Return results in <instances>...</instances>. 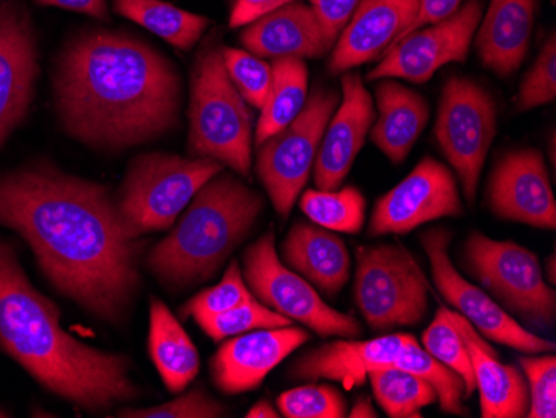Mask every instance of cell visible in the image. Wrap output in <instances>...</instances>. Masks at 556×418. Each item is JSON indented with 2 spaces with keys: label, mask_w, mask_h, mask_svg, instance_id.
Wrapping results in <instances>:
<instances>
[{
  "label": "cell",
  "mask_w": 556,
  "mask_h": 418,
  "mask_svg": "<svg viewBox=\"0 0 556 418\" xmlns=\"http://www.w3.org/2000/svg\"><path fill=\"white\" fill-rule=\"evenodd\" d=\"M0 417H8V414H5V411L0 410Z\"/></svg>",
  "instance_id": "c3c4849f"
},
{
  "label": "cell",
  "mask_w": 556,
  "mask_h": 418,
  "mask_svg": "<svg viewBox=\"0 0 556 418\" xmlns=\"http://www.w3.org/2000/svg\"><path fill=\"white\" fill-rule=\"evenodd\" d=\"M243 279L265 307L307 326L320 337L357 339L364 327L357 318L336 311L318 290L280 262L274 232L265 233L243 252Z\"/></svg>",
  "instance_id": "9c48e42d"
},
{
  "label": "cell",
  "mask_w": 556,
  "mask_h": 418,
  "mask_svg": "<svg viewBox=\"0 0 556 418\" xmlns=\"http://www.w3.org/2000/svg\"><path fill=\"white\" fill-rule=\"evenodd\" d=\"M149 354L170 393H180L199 376L200 357L189 333L161 301L150 302Z\"/></svg>",
  "instance_id": "484cf974"
},
{
  "label": "cell",
  "mask_w": 556,
  "mask_h": 418,
  "mask_svg": "<svg viewBox=\"0 0 556 418\" xmlns=\"http://www.w3.org/2000/svg\"><path fill=\"white\" fill-rule=\"evenodd\" d=\"M307 97L308 67L305 61L299 58L274 59L270 92L258 117L255 145H262L268 137L289 126L305 107Z\"/></svg>",
  "instance_id": "4316f807"
},
{
  "label": "cell",
  "mask_w": 556,
  "mask_h": 418,
  "mask_svg": "<svg viewBox=\"0 0 556 418\" xmlns=\"http://www.w3.org/2000/svg\"><path fill=\"white\" fill-rule=\"evenodd\" d=\"M556 99V36L549 34L543 43L542 51L536 58L533 67L528 71L518 89V112L532 111L540 105L549 104Z\"/></svg>",
  "instance_id": "74e56055"
},
{
  "label": "cell",
  "mask_w": 556,
  "mask_h": 418,
  "mask_svg": "<svg viewBox=\"0 0 556 418\" xmlns=\"http://www.w3.org/2000/svg\"><path fill=\"white\" fill-rule=\"evenodd\" d=\"M0 226L29 243L43 276L93 317L122 324L140 286L139 243L108 187L49 164L0 176Z\"/></svg>",
  "instance_id": "6da1fadb"
},
{
  "label": "cell",
  "mask_w": 556,
  "mask_h": 418,
  "mask_svg": "<svg viewBox=\"0 0 556 418\" xmlns=\"http://www.w3.org/2000/svg\"><path fill=\"white\" fill-rule=\"evenodd\" d=\"M346 417L350 418H377L378 414L375 410L374 404H371V398L368 395H362V397L357 398L355 405H353L352 410L346 411Z\"/></svg>",
  "instance_id": "ee69618b"
},
{
  "label": "cell",
  "mask_w": 556,
  "mask_h": 418,
  "mask_svg": "<svg viewBox=\"0 0 556 418\" xmlns=\"http://www.w3.org/2000/svg\"><path fill=\"white\" fill-rule=\"evenodd\" d=\"M410 333H392L370 340H337L300 355L289 368L290 379L332 380L345 389L364 385L371 368L392 365Z\"/></svg>",
  "instance_id": "ffe728a7"
},
{
  "label": "cell",
  "mask_w": 556,
  "mask_h": 418,
  "mask_svg": "<svg viewBox=\"0 0 556 418\" xmlns=\"http://www.w3.org/2000/svg\"><path fill=\"white\" fill-rule=\"evenodd\" d=\"M240 42L250 54L262 59H320L330 52L320 22L311 5L300 2L283 5L240 34Z\"/></svg>",
  "instance_id": "44dd1931"
},
{
  "label": "cell",
  "mask_w": 556,
  "mask_h": 418,
  "mask_svg": "<svg viewBox=\"0 0 556 418\" xmlns=\"http://www.w3.org/2000/svg\"><path fill=\"white\" fill-rule=\"evenodd\" d=\"M462 262L507 312L539 330L555 324V289L546 283L535 252L511 240H493L473 232L465 240Z\"/></svg>",
  "instance_id": "52a82bcc"
},
{
  "label": "cell",
  "mask_w": 556,
  "mask_h": 418,
  "mask_svg": "<svg viewBox=\"0 0 556 418\" xmlns=\"http://www.w3.org/2000/svg\"><path fill=\"white\" fill-rule=\"evenodd\" d=\"M418 0H361L333 47L328 68H350L380 61L417 17Z\"/></svg>",
  "instance_id": "d6986e66"
},
{
  "label": "cell",
  "mask_w": 556,
  "mask_h": 418,
  "mask_svg": "<svg viewBox=\"0 0 556 418\" xmlns=\"http://www.w3.org/2000/svg\"><path fill=\"white\" fill-rule=\"evenodd\" d=\"M460 190L452 170L433 157H424L399 186L378 199L368 236H405L445 217H462Z\"/></svg>",
  "instance_id": "5bb4252c"
},
{
  "label": "cell",
  "mask_w": 556,
  "mask_h": 418,
  "mask_svg": "<svg viewBox=\"0 0 556 418\" xmlns=\"http://www.w3.org/2000/svg\"><path fill=\"white\" fill-rule=\"evenodd\" d=\"M37 74V40L29 12L18 2H5L0 8V147L29 112Z\"/></svg>",
  "instance_id": "e0dca14e"
},
{
  "label": "cell",
  "mask_w": 556,
  "mask_h": 418,
  "mask_svg": "<svg viewBox=\"0 0 556 418\" xmlns=\"http://www.w3.org/2000/svg\"><path fill=\"white\" fill-rule=\"evenodd\" d=\"M421 343L428 354L462 377L465 383V395L471 397L475 392L473 367H471L464 335L458 329L457 312L440 307L432 324L425 329Z\"/></svg>",
  "instance_id": "1f68e13d"
},
{
  "label": "cell",
  "mask_w": 556,
  "mask_h": 418,
  "mask_svg": "<svg viewBox=\"0 0 556 418\" xmlns=\"http://www.w3.org/2000/svg\"><path fill=\"white\" fill-rule=\"evenodd\" d=\"M536 0H492L475 37L478 58L500 77H508L528 54Z\"/></svg>",
  "instance_id": "603a6c76"
},
{
  "label": "cell",
  "mask_w": 556,
  "mask_h": 418,
  "mask_svg": "<svg viewBox=\"0 0 556 418\" xmlns=\"http://www.w3.org/2000/svg\"><path fill=\"white\" fill-rule=\"evenodd\" d=\"M340 99L342 96L336 89L317 84L305 107L289 126L258 145L257 174L282 218L289 217L311 179L325 129Z\"/></svg>",
  "instance_id": "ba28073f"
},
{
  "label": "cell",
  "mask_w": 556,
  "mask_h": 418,
  "mask_svg": "<svg viewBox=\"0 0 556 418\" xmlns=\"http://www.w3.org/2000/svg\"><path fill=\"white\" fill-rule=\"evenodd\" d=\"M189 121L190 157L214 159L237 176H250L252 112L227 74L220 47H205L193 65Z\"/></svg>",
  "instance_id": "5b68a950"
},
{
  "label": "cell",
  "mask_w": 556,
  "mask_h": 418,
  "mask_svg": "<svg viewBox=\"0 0 556 418\" xmlns=\"http://www.w3.org/2000/svg\"><path fill=\"white\" fill-rule=\"evenodd\" d=\"M367 379L374 389L375 401L392 418H420L421 408L437 402L432 387L393 364L371 368Z\"/></svg>",
  "instance_id": "f1b7e54d"
},
{
  "label": "cell",
  "mask_w": 556,
  "mask_h": 418,
  "mask_svg": "<svg viewBox=\"0 0 556 418\" xmlns=\"http://www.w3.org/2000/svg\"><path fill=\"white\" fill-rule=\"evenodd\" d=\"M553 149H555V139H552V161H555V151Z\"/></svg>",
  "instance_id": "7dc6e473"
},
{
  "label": "cell",
  "mask_w": 556,
  "mask_h": 418,
  "mask_svg": "<svg viewBox=\"0 0 556 418\" xmlns=\"http://www.w3.org/2000/svg\"><path fill=\"white\" fill-rule=\"evenodd\" d=\"M483 14V0H467L445 21L427 26V29L415 30L390 47L377 67L368 72L367 79L370 83L402 79L425 84L443 65L467 61Z\"/></svg>",
  "instance_id": "4fadbf2b"
},
{
  "label": "cell",
  "mask_w": 556,
  "mask_h": 418,
  "mask_svg": "<svg viewBox=\"0 0 556 418\" xmlns=\"http://www.w3.org/2000/svg\"><path fill=\"white\" fill-rule=\"evenodd\" d=\"M353 293L362 317L375 332L418 326L430 305L417 265L395 243L358 249Z\"/></svg>",
  "instance_id": "30bf717a"
},
{
  "label": "cell",
  "mask_w": 556,
  "mask_h": 418,
  "mask_svg": "<svg viewBox=\"0 0 556 418\" xmlns=\"http://www.w3.org/2000/svg\"><path fill=\"white\" fill-rule=\"evenodd\" d=\"M308 2L320 22L325 42L332 51L333 43L339 39L343 27L349 24L350 17L361 0H308Z\"/></svg>",
  "instance_id": "ab89813d"
},
{
  "label": "cell",
  "mask_w": 556,
  "mask_h": 418,
  "mask_svg": "<svg viewBox=\"0 0 556 418\" xmlns=\"http://www.w3.org/2000/svg\"><path fill=\"white\" fill-rule=\"evenodd\" d=\"M496 217L536 229L555 230L556 204L545 159L536 149H518L496 162L486 186Z\"/></svg>",
  "instance_id": "9a60e30c"
},
{
  "label": "cell",
  "mask_w": 556,
  "mask_h": 418,
  "mask_svg": "<svg viewBox=\"0 0 556 418\" xmlns=\"http://www.w3.org/2000/svg\"><path fill=\"white\" fill-rule=\"evenodd\" d=\"M546 277H548L549 283L555 286L556 282V257L555 254L549 255L548 262H546Z\"/></svg>",
  "instance_id": "bcb514c9"
},
{
  "label": "cell",
  "mask_w": 556,
  "mask_h": 418,
  "mask_svg": "<svg viewBox=\"0 0 556 418\" xmlns=\"http://www.w3.org/2000/svg\"><path fill=\"white\" fill-rule=\"evenodd\" d=\"M224 170L214 159L143 154L134 159L118 190V215L132 239L170 229L200 187Z\"/></svg>",
  "instance_id": "8992f818"
},
{
  "label": "cell",
  "mask_w": 556,
  "mask_h": 418,
  "mask_svg": "<svg viewBox=\"0 0 556 418\" xmlns=\"http://www.w3.org/2000/svg\"><path fill=\"white\" fill-rule=\"evenodd\" d=\"M42 5L68 9V11L83 12L96 18H108V2L105 0H36Z\"/></svg>",
  "instance_id": "7bdbcfd3"
},
{
  "label": "cell",
  "mask_w": 556,
  "mask_h": 418,
  "mask_svg": "<svg viewBox=\"0 0 556 418\" xmlns=\"http://www.w3.org/2000/svg\"><path fill=\"white\" fill-rule=\"evenodd\" d=\"M462 2H464V0H418L417 17L412 22V26L408 27L407 33L403 34L402 39L410 36L415 30H420L424 29V27L437 24V22L445 21V18H448L450 15L458 11Z\"/></svg>",
  "instance_id": "b9f144b4"
},
{
  "label": "cell",
  "mask_w": 556,
  "mask_h": 418,
  "mask_svg": "<svg viewBox=\"0 0 556 418\" xmlns=\"http://www.w3.org/2000/svg\"><path fill=\"white\" fill-rule=\"evenodd\" d=\"M374 122V101L361 74L345 72L342 77V99L325 129L314 165L318 190H337L342 186L353 162L361 154Z\"/></svg>",
  "instance_id": "ac0fdd59"
},
{
  "label": "cell",
  "mask_w": 556,
  "mask_h": 418,
  "mask_svg": "<svg viewBox=\"0 0 556 418\" xmlns=\"http://www.w3.org/2000/svg\"><path fill=\"white\" fill-rule=\"evenodd\" d=\"M197 326L204 330L214 342H222L229 337L252 332V330L292 326V320L265 307L255 299V301L247 302L239 307L200 320Z\"/></svg>",
  "instance_id": "836d02e7"
},
{
  "label": "cell",
  "mask_w": 556,
  "mask_h": 418,
  "mask_svg": "<svg viewBox=\"0 0 556 418\" xmlns=\"http://www.w3.org/2000/svg\"><path fill=\"white\" fill-rule=\"evenodd\" d=\"M308 340L307 330L292 326L229 337L211 358L212 382L225 395L252 392L280 362Z\"/></svg>",
  "instance_id": "2e32d148"
},
{
  "label": "cell",
  "mask_w": 556,
  "mask_h": 418,
  "mask_svg": "<svg viewBox=\"0 0 556 418\" xmlns=\"http://www.w3.org/2000/svg\"><path fill=\"white\" fill-rule=\"evenodd\" d=\"M457 324L473 367L483 418H521L528 411V385L515 365L500 364L495 351L457 312Z\"/></svg>",
  "instance_id": "cb8c5ba5"
},
{
  "label": "cell",
  "mask_w": 556,
  "mask_h": 418,
  "mask_svg": "<svg viewBox=\"0 0 556 418\" xmlns=\"http://www.w3.org/2000/svg\"><path fill=\"white\" fill-rule=\"evenodd\" d=\"M229 414L227 408L215 401L202 387L180 392V397L150 408H125L118 417L132 418H218Z\"/></svg>",
  "instance_id": "f35d334b"
},
{
  "label": "cell",
  "mask_w": 556,
  "mask_h": 418,
  "mask_svg": "<svg viewBox=\"0 0 556 418\" xmlns=\"http://www.w3.org/2000/svg\"><path fill=\"white\" fill-rule=\"evenodd\" d=\"M225 68L243 101L250 107L264 109L271 86V64L249 51L222 47Z\"/></svg>",
  "instance_id": "e575fe53"
},
{
  "label": "cell",
  "mask_w": 556,
  "mask_h": 418,
  "mask_svg": "<svg viewBox=\"0 0 556 418\" xmlns=\"http://www.w3.org/2000/svg\"><path fill=\"white\" fill-rule=\"evenodd\" d=\"M247 418H278L282 417L280 411L275 410L268 401H258L254 407L245 414Z\"/></svg>",
  "instance_id": "f6af8a7d"
},
{
  "label": "cell",
  "mask_w": 556,
  "mask_h": 418,
  "mask_svg": "<svg viewBox=\"0 0 556 418\" xmlns=\"http://www.w3.org/2000/svg\"><path fill=\"white\" fill-rule=\"evenodd\" d=\"M393 365L415 373L432 387L437 393V401L440 402V408L445 414L460 415V417L470 414L464 405V397L467 395H465V383L462 377L420 347L415 337L405 343V347L396 355Z\"/></svg>",
  "instance_id": "4dcf8cb0"
},
{
  "label": "cell",
  "mask_w": 556,
  "mask_h": 418,
  "mask_svg": "<svg viewBox=\"0 0 556 418\" xmlns=\"http://www.w3.org/2000/svg\"><path fill=\"white\" fill-rule=\"evenodd\" d=\"M54 89L68 136L96 149L139 145L179 126V72L129 36L99 30L72 39L59 58Z\"/></svg>",
  "instance_id": "7a4b0ae2"
},
{
  "label": "cell",
  "mask_w": 556,
  "mask_h": 418,
  "mask_svg": "<svg viewBox=\"0 0 556 418\" xmlns=\"http://www.w3.org/2000/svg\"><path fill=\"white\" fill-rule=\"evenodd\" d=\"M264 205L257 190L222 170L200 187L172 232L150 251L147 267L170 290L207 282L252 233Z\"/></svg>",
  "instance_id": "277c9868"
},
{
  "label": "cell",
  "mask_w": 556,
  "mask_h": 418,
  "mask_svg": "<svg viewBox=\"0 0 556 418\" xmlns=\"http://www.w3.org/2000/svg\"><path fill=\"white\" fill-rule=\"evenodd\" d=\"M0 349L50 392L87 411L132 401L129 358L90 347L61 326V308L30 283L14 248L0 240Z\"/></svg>",
  "instance_id": "3957f363"
},
{
  "label": "cell",
  "mask_w": 556,
  "mask_h": 418,
  "mask_svg": "<svg viewBox=\"0 0 556 418\" xmlns=\"http://www.w3.org/2000/svg\"><path fill=\"white\" fill-rule=\"evenodd\" d=\"M375 97L378 118L368 132L370 140L392 164H402L427 127L428 102L420 92L393 79L380 80Z\"/></svg>",
  "instance_id": "d4e9b609"
},
{
  "label": "cell",
  "mask_w": 556,
  "mask_h": 418,
  "mask_svg": "<svg viewBox=\"0 0 556 418\" xmlns=\"http://www.w3.org/2000/svg\"><path fill=\"white\" fill-rule=\"evenodd\" d=\"M250 301H255L254 293L247 287L239 262L232 261L217 286L202 290L182 305L180 317H192L199 324L200 320L214 317Z\"/></svg>",
  "instance_id": "d6a6232c"
},
{
  "label": "cell",
  "mask_w": 556,
  "mask_h": 418,
  "mask_svg": "<svg viewBox=\"0 0 556 418\" xmlns=\"http://www.w3.org/2000/svg\"><path fill=\"white\" fill-rule=\"evenodd\" d=\"M115 11L180 51H190L208 27L204 15L182 11L164 0H115Z\"/></svg>",
  "instance_id": "83f0119b"
},
{
  "label": "cell",
  "mask_w": 556,
  "mask_h": 418,
  "mask_svg": "<svg viewBox=\"0 0 556 418\" xmlns=\"http://www.w3.org/2000/svg\"><path fill=\"white\" fill-rule=\"evenodd\" d=\"M300 208L312 223L332 232H362L367 201L357 187L342 190H305L300 197Z\"/></svg>",
  "instance_id": "f546056e"
},
{
  "label": "cell",
  "mask_w": 556,
  "mask_h": 418,
  "mask_svg": "<svg viewBox=\"0 0 556 418\" xmlns=\"http://www.w3.org/2000/svg\"><path fill=\"white\" fill-rule=\"evenodd\" d=\"M292 2H300V0H233L230 27L239 29V27L249 26L252 22Z\"/></svg>",
  "instance_id": "60d3db41"
},
{
  "label": "cell",
  "mask_w": 556,
  "mask_h": 418,
  "mask_svg": "<svg viewBox=\"0 0 556 418\" xmlns=\"http://www.w3.org/2000/svg\"><path fill=\"white\" fill-rule=\"evenodd\" d=\"M496 134L493 97L467 77L446 80L437 114L435 137L462 183L468 205L477 197L486 155Z\"/></svg>",
  "instance_id": "8fae6325"
},
{
  "label": "cell",
  "mask_w": 556,
  "mask_h": 418,
  "mask_svg": "<svg viewBox=\"0 0 556 418\" xmlns=\"http://www.w3.org/2000/svg\"><path fill=\"white\" fill-rule=\"evenodd\" d=\"M420 242L430 261L437 289L462 317L467 318L478 333L523 354H546L555 351V342L525 329L498 302L458 274L450 261L452 232L448 229L433 227L425 230L421 232Z\"/></svg>",
  "instance_id": "7c38bea8"
},
{
  "label": "cell",
  "mask_w": 556,
  "mask_h": 418,
  "mask_svg": "<svg viewBox=\"0 0 556 418\" xmlns=\"http://www.w3.org/2000/svg\"><path fill=\"white\" fill-rule=\"evenodd\" d=\"M528 385L530 418L556 417V358L548 354H530L518 358Z\"/></svg>",
  "instance_id": "8d00e7d4"
},
{
  "label": "cell",
  "mask_w": 556,
  "mask_h": 418,
  "mask_svg": "<svg viewBox=\"0 0 556 418\" xmlns=\"http://www.w3.org/2000/svg\"><path fill=\"white\" fill-rule=\"evenodd\" d=\"M282 257L325 297L336 299L349 282L352 258L346 243L317 224L296 223L283 240Z\"/></svg>",
  "instance_id": "7402d4cb"
},
{
  "label": "cell",
  "mask_w": 556,
  "mask_h": 418,
  "mask_svg": "<svg viewBox=\"0 0 556 418\" xmlns=\"http://www.w3.org/2000/svg\"><path fill=\"white\" fill-rule=\"evenodd\" d=\"M277 405L280 414L287 418H342L349 411L339 390L317 383L283 392Z\"/></svg>",
  "instance_id": "d590c367"
}]
</instances>
